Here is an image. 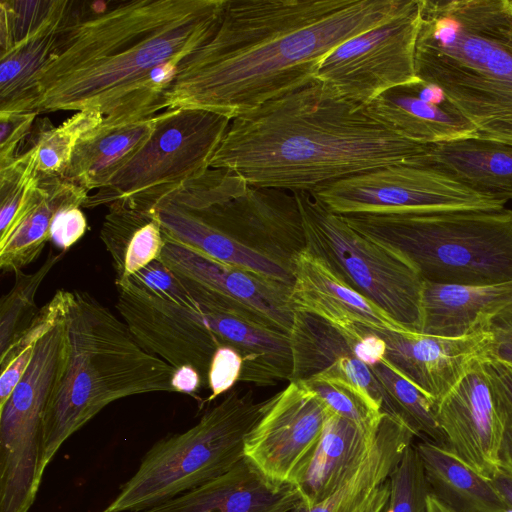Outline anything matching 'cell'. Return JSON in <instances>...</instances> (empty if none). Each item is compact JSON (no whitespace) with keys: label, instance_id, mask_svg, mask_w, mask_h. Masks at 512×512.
I'll list each match as a JSON object with an SVG mask.
<instances>
[{"label":"cell","instance_id":"f35d334b","mask_svg":"<svg viewBox=\"0 0 512 512\" xmlns=\"http://www.w3.org/2000/svg\"><path fill=\"white\" fill-rule=\"evenodd\" d=\"M322 374L339 378L356 389L376 410L383 412L384 391L371 367L354 357L343 356Z\"/></svg>","mask_w":512,"mask_h":512},{"label":"cell","instance_id":"e575fe53","mask_svg":"<svg viewBox=\"0 0 512 512\" xmlns=\"http://www.w3.org/2000/svg\"><path fill=\"white\" fill-rule=\"evenodd\" d=\"M429 493L421 459L411 445L389 478L387 512H426Z\"/></svg>","mask_w":512,"mask_h":512},{"label":"cell","instance_id":"c3c4849f","mask_svg":"<svg viewBox=\"0 0 512 512\" xmlns=\"http://www.w3.org/2000/svg\"><path fill=\"white\" fill-rule=\"evenodd\" d=\"M389 499V480L382 486L366 512H387Z\"/></svg>","mask_w":512,"mask_h":512},{"label":"cell","instance_id":"ee69618b","mask_svg":"<svg viewBox=\"0 0 512 512\" xmlns=\"http://www.w3.org/2000/svg\"><path fill=\"white\" fill-rule=\"evenodd\" d=\"M34 346L21 351L3 370H0V408L4 406L27 370Z\"/></svg>","mask_w":512,"mask_h":512},{"label":"cell","instance_id":"d590c367","mask_svg":"<svg viewBox=\"0 0 512 512\" xmlns=\"http://www.w3.org/2000/svg\"><path fill=\"white\" fill-rule=\"evenodd\" d=\"M485 365L502 423L499 466L512 475V365L496 360H486Z\"/></svg>","mask_w":512,"mask_h":512},{"label":"cell","instance_id":"8fae6325","mask_svg":"<svg viewBox=\"0 0 512 512\" xmlns=\"http://www.w3.org/2000/svg\"><path fill=\"white\" fill-rule=\"evenodd\" d=\"M65 313L37 341L27 370L0 408V495L8 501H33L41 485L44 416L65 357Z\"/></svg>","mask_w":512,"mask_h":512},{"label":"cell","instance_id":"9c48e42d","mask_svg":"<svg viewBox=\"0 0 512 512\" xmlns=\"http://www.w3.org/2000/svg\"><path fill=\"white\" fill-rule=\"evenodd\" d=\"M306 250L406 330L420 332L423 279L396 249L351 228L312 193L293 192Z\"/></svg>","mask_w":512,"mask_h":512},{"label":"cell","instance_id":"8992f818","mask_svg":"<svg viewBox=\"0 0 512 512\" xmlns=\"http://www.w3.org/2000/svg\"><path fill=\"white\" fill-rule=\"evenodd\" d=\"M66 352L43 425V465L110 403L133 395L175 392V368L146 351L124 321L87 292L69 291Z\"/></svg>","mask_w":512,"mask_h":512},{"label":"cell","instance_id":"ba28073f","mask_svg":"<svg viewBox=\"0 0 512 512\" xmlns=\"http://www.w3.org/2000/svg\"><path fill=\"white\" fill-rule=\"evenodd\" d=\"M269 402L230 390L194 426L155 443L102 512H139L228 472L244 459L245 438Z\"/></svg>","mask_w":512,"mask_h":512},{"label":"cell","instance_id":"60d3db41","mask_svg":"<svg viewBox=\"0 0 512 512\" xmlns=\"http://www.w3.org/2000/svg\"><path fill=\"white\" fill-rule=\"evenodd\" d=\"M34 112L0 111V168L9 165L26 136L32 132Z\"/></svg>","mask_w":512,"mask_h":512},{"label":"cell","instance_id":"d6986e66","mask_svg":"<svg viewBox=\"0 0 512 512\" xmlns=\"http://www.w3.org/2000/svg\"><path fill=\"white\" fill-rule=\"evenodd\" d=\"M302 503L293 485H278L245 458L223 475L139 512H291Z\"/></svg>","mask_w":512,"mask_h":512},{"label":"cell","instance_id":"cb8c5ba5","mask_svg":"<svg viewBox=\"0 0 512 512\" xmlns=\"http://www.w3.org/2000/svg\"><path fill=\"white\" fill-rule=\"evenodd\" d=\"M404 164L439 171L469 188L512 200V146L479 139L427 145Z\"/></svg>","mask_w":512,"mask_h":512},{"label":"cell","instance_id":"b9f144b4","mask_svg":"<svg viewBox=\"0 0 512 512\" xmlns=\"http://www.w3.org/2000/svg\"><path fill=\"white\" fill-rule=\"evenodd\" d=\"M87 230V220L80 206L67 207L54 217L50 227V240L62 251L74 245Z\"/></svg>","mask_w":512,"mask_h":512},{"label":"cell","instance_id":"1f68e13d","mask_svg":"<svg viewBox=\"0 0 512 512\" xmlns=\"http://www.w3.org/2000/svg\"><path fill=\"white\" fill-rule=\"evenodd\" d=\"M102 122L99 113L80 111L56 127L49 121L39 127L29 146L35 152L38 172L62 176L78 142Z\"/></svg>","mask_w":512,"mask_h":512},{"label":"cell","instance_id":"4dcf8cb0","mask_svg":"<svg viewBox=\"0 0 512 512\" xmlns=\"http://www.w3.org/2000/svg\"><path fill=\"white\" fill-rule=\"evenodd\" d=\"M371 370L384 391L383 411L404 420L416 436L443 446L445 439L436 416L437 402L384 360L371 366Z\"/></svg>","mask_w":512,"mask_h":512},{"label":"cell","instance_id":"5bb4252c","mask_svg":"<svg viewBox=\"0 0 512 512\" xmlns=\"http://www.w3.org/2000/svg\"><path fill=\"white\" fill-rule=\"evenodd\" d=\"M159 259L179 278L199 309L237 311L289 335L295 312L291 285L219 262L169 240H165Z\"/></svg>","mask_w":512,"mask_h":512},{"label":"cell","instance_id":"f6af8a7d","mask_svg":"<svg viewBox=\"0 0 512 512\" xmlns=\"http://www.w3.org/2000/svg\"><path fill=\"white\" fill-rule=\"evenodd\" d=\"M171 383L175 392L191 396H193L203 385L201 375L191 366H181L176 368Z\"/></svg>","mask_w":512,"mask_h":512},{"label":"cell","instance_id":"484cf974","mask_svg":"<svg viewBox=\"0 0 512 512\" xmlns=\"http://www.w3.org/2000/svg\"><path fill=\"white\" fill-rule=\"evenodd\" d=\"M73 1L53 0L45 17L0 51V111L31 112L35 79L49 61Z\"/></svg>","mask_w":512,"mask_h":512},{"label":"cell","instance_id":"836d02e7","mask_svg":"<svg viewBox=\"0 0 512 512\" xmlns=\"http://www.w3.org/2000/svg\"><path fill=\"white\" fill-rule=\"evenodd\" d=\"M299 383L311 390L330 413L364 429H377L383 412L376 410L356 389L341 379L320 373Z\"/></svg>","mask_w":512,"mask_h":512},{"label":"cell","instance_id":"2e32d148","mask_svg":"<svg viewBox=\"0 0 512 512\" xmlns=\"http://www.w3.org/2000/svg\"><path fill=\"white\" fill-rule=\"evenodd\" d=\"M116 287V308L136 341L175 369L195 368L207 386L212 358L223 344L198 311L173 304L130 279Z\"/></svg>","mask_w":512,"mask_h":512},{"label":"cell","instance_id":"7402d4cb","mask_svg":"<svg viewBox=\"0 0 512 512\" xmlns=\"http://www.w3.org/2000/svg\"><path fill=\"white\" fill-rule=\"evenodd\" d=\"M512 305V280L488 285L440 284L423 280L420 333L464 337L486 331Z\"/></svg>","mask_w":512,"mask_h":512},{"label":"cell","instance_id":"44dd1931","mask_svg":"<svg viewBox=\"0 0 512 512\" xmlns=\"http://www.w3.org/2000/svg\"><path fill=\"white\" fill-rule=\"evenodd\" d=\"M88 195L62 176L39 173L10 227L0 235L1 270L15 273L35 261L50 240L55 215L67 207H82Z\"/></svg>","mask_w":512,"mask_h":512},{"label":"cell","instance_id":"6da1fadb","mask_svg":"<svg viewBox=\"0 0 512 512\" xmlns=\"http://www.w3.org/2000/svg\"><path fill=\"white\" fill-rule=\"evenodd\" d=\"M225 1H73L35 79L31 112L94 111L103 126L155 116L179 63L214 34Z\"/></svg>","mask_w":512,"mask_h":512},{"label":"cell","instance_id":"7bdbcfd3","mask_svg":"<svg viewBox=\"0 0 512 512\" xmlns=\"http://www.w3.org/2000/svg\"><path fill=\"white\" fill-rule=\"evenodd\" d=\"M487 330L492 335L488 360L512 365V305L498 313L490 321Z\"/></svg>","mask_w":512,"mask_h":512},{"label":"cell","instance_id":"7c38bea8","mask_svg":"<svg viewBox=\"0 0 512 512\" xmlns=\"http://www.w3.org/2000/svg\"><path fill=\"white\" fill-rule=\"evenodd\" d=\"M421 11V0H410L391 20L343 42L321 62L316 81L360 106L393 88L422 83L415 69Z\"/></svg>","mask_w":512,"mask_h":512},{"label":"cell","instance_id":"7a4b0ae2","mask_svg":"<svg viewBox=\"0 0 512 512\" xmlns=\"http://www.w3.org/2000/svg\"><path fill=\"white\" fill-rule=\"evenodd\" d=\"M410 0H226L214 34L180 63L166 109L230 120L316 81L343 42L386 23Z\"/></svg>","mask_w":512,"mask_h":512},{"label":"cell","instance_id":"4316f807","mask_svg":"<svg viewBox=\"0 0 512 512\" xmlns=\"http://www.w3.org/2000/svg\"><path fill=\"white\" fill-rule=\"evenodd\" d=\"M416 436L400 417L383 411L375 444L353 475L306 512H366Z\"/></svg>","mask_w":512,"mask_h":512},{"label":"cell","instance_id":"ffe728a7","mask_svg":"<svg viewBox=\"0 0 512 512\" xmlns=\"http://www.w3.org/2000/svg\"><path fill=\"white\" fill-rule=\"evenodd\" d=\"M293 276L290 299L295 311L314 314L338 328L360 324L376 329L406 330L307 250L296 257Z\"/></svg>","mask_w":512,"mask_h":512},{"label":"cell","instance_id":"d6a6232c","mask_svg":"<svg viewBox=\"0 0 512 512\" xmlns=\"http://www.w3.org/2000/svg\"><path fill=\"white\" fill-rule=\"evenodd\" d=\"M64 254L65 251L55 254L50 250L45 261L36 271L15 272L14 285L1 298L0 303V355L5 353L31 325L38 313L35 303L36 293L45 277Z\"/></svg>","mask_w":512,"mask_h":512},{"label":"cell","instance_id":"8d00e7d4","mask_svg":"<svg viewBox=\"0 0 512 512\" xmlns=\"http://www.w3.org/2000/svg\"><path fill=\"white\" fill-rule=\"evenodd\" d=\"M164 245L161 226L152 211L133 234L125 252L122 275L115 283L129 279L151 262L158 260Z\"/></svg>","mask_w":512,"mask_h":512},{"label":"cell","instance_id":"74e56055","mask_svg":"<svg viewBox=\"0 0 512 512\" xmlns=\"http://www.w3.org/2000/svg\"><path fill=\"white\" fill-rule=\"evenodd\" d=\"M157 296L183 308L200 311L179 278L160 260H155L129 278Z\"/></svg>","mask_w":512,"mask_h":512},{"label":"cell","instance_id":"d4e9b609","mask_svg":"<svg viewBox=\"0 0 512 512\" xmlns=\"http://www.w3.org/2000/svg\"><path fill=\"white\" fill-rule=\"evenodd\" d=\"M366 113L403 138L436 145L478 139L477 130L446 104L421 100L414 85L393 88L364 106Z\"/></svg>","mask_w":512,"mask_h":512},{"label":"cell","instance_id":"3957f363","mask_svg":"<svg viewBox=\"0 0 512 512\" xmlns=\"http://www.w3.org/2000/svg\"><path fill=\"white\" fill-rule=\"evenodd\" d=\"M426 146L315 82L232 119L210 167L233 171L249 186L314 193L406 163Z\"/></svg>","mask_w":512,"mask_h":512},{"label":"cell","instance_id":"52a82bcc","mask_svg":"<svg viewBox=\"0 0 512 512\" xmlns=\"http://www.w3.org/2000/svg\"><path fill=\"white\" fill-rule=\"evenodd\" d=\"M402 253L424 281L488 285L512 280V210L460 209L339 215Z\"/></svg>","mask_w":512,"mask_h":512},{"label":"cell","instance_id":"ac0fdd59","mask_svg":"<svg viewBox=\"0 0 512 512\" xmlns=\"http://www.w3.org/2000/svg\"><path fill=\"white\" fill-rule=\"evenodd\" d=\"M370 329L386 343L383 360L436 402L477 362L489 359L492 345L488 330L454 338L409 330Z\"/></svg>","mask_w":512,"mask_h":512},{"label":"cell","instance_id":"f1b7e54d","mask_svg":"<svg viewBox=\"0 0 512 512\" xmlns=\"http://www.w3.org/2000/svg\"><path fill=\"white\" fill-rule=\"evenodd\" d=\"M416 449L430 493L452 512H512L489 479L445 448L424 440Z\"/></svg>","mask_w":512,"mask_h":512},{"label":"cell","instance_id":"681fc988","mask_svg":"<svg viewBox=\"0 0 512 512\" xmlns=\"http://www.w3.org/2000/svg\"><path fill=\"white\" fill-rule=\"evenodd\" d=\"M426 512H452L448 507L442 504L436 499L431 493L427 497V509Z\"/></svg>","mask_w":512,"mask_h":512},{"label":"cell","instance_id":"603a6c76","mask_svg":"<svg viewBox=\"0 0 512 512\" xmlns=\"http://www.w3.org/2000/svg\"><path fill=\"white\" fill-rule=\"evenodd\" d=\"M376 433L377 429L367 430L329 414L318 445L295 484L307 509L327 499L353 475L372 450Z\"/></svg>","mask_w":512,"mask_h":512},{"label":"cell","instance_id":"7dc6e473","mask_svg":"<svg viewBox=\"0 0 512 512\" xmlns=\"http://www.w3.org/2000/svg\"><path fill=\"white\" fill-rule=\"evenodd\" d=\"M490 481L512 511V475L499 469Z\"/></svg>","mask_w":512,"mask_h":512},{"label":"cell","instance_id":"4fadbf2b","mask_svg":"<svg viewBox=\"0 0 512 512\" xmlns=\"http://www.w3.org/2000/svg\"><path fill=\"white\" fill-rule=\"evenodd\" d=\"M312 194L337 215L491 210L506 204L439 171L404 163L338 180Z\"/></svg>","mask_w":512,"mask_h":512},{"label":"cell","instance_id":"f546056e","mask_svg":"<svg viewBox=\"0 0 512 512\" xmlns=\"http://www.w3.org/2000/svg\"><path fill=\"white\" fill-rule=\"evenodd\" d=\"M289 338L293 364L289 382H304L328 369L339 358L353 355L347 336L311 313L294 312Z\"/></svg>","mask_w":512,"mask_h":512},{"label":"cell","instance_id":"bcb514c9","mask_svg":"<svg viewBox=\"0 0 512 512\" xmlns=\"http://www.w3.org/2000/svg\"><path fill=\"white\" fill-rule=\"evenodd\" d=\"M417 96L429 104L441 106L445 101V94L442 89L433 83L422 82L414 85Z\"/></svg>","mask_w":512,"mask_h":512},{"label":"cell","instance_id":"ab89813d","mask_svg":"<svg viewBox=\"0 0 512 512\" xmlns=\"http://www.w3.org/2000/svg\"><path fill=\"white\" fill-rule=\"evenodd\" d=\"M243 368L241 355L229 346L219 347L211 361L207 377L210 395L206 399L211 402L218 396L229 392L239 381Z\"/></svg>","mask_w":512,"mask_h":512},{"label":"cell","instance_id":"83f0119b","mask_svg":"<svg viewBox=\"0 0 512 512\" xmlns=\"http://www.w3.org/2000/svg\"><path fill=\"white\" fill-rule=\"evenodd\" d=\"M154 121L100 125L78 142L62 177L88 193L104 187L148 140Z\"/></svg>","mask_w":512,"mask_h":512},{"label":"cell","instance_id":"e0dca14e","mask_svg":"<svg viewBox=\"0 0 512 512\" xmlns=\"http://www.w3.org/2000/svg\"><path fill=\"white\" fill-rule=\"evenodd\" d=\"M485 361L437 402L436 416L445 439L441 447L490 480L500 469L502 423Z\"/></svg>","mask_w":512,"mask_h":512},{"label":"cell","instance_id":"277c9868","mask_svg":"<svg viewBox=\"0 0 512 512\" xmlns=\"http://www.w3.org/2000/svg\"><path fill=\"white\" fill-rule=\"evenodd\" d=\"M163 199L172 241L292 286L294 261L306 250L293 192L249 186L233 171L210 167Z\"/></svg>","mask_w":512,"mask_h":512},{"label":"cell","instance_id":"9a60e30c","mask_svg":"<svg viewBox=\"0 0 512 512\" xmlns=\"http://www.w3.org/2000/svg\"><path fill=\"white\" fill-rule=\"evenodd\" d=\"M330 412L302 383L270 397L245 438L244 458L278 485H293L306 469Z\"/></svg>","mask_w":512,"mask_h":512},{"label":"cell","instance_id":"f907efd6","mask_svg":"<svg viewBox=\"0 0 512 512\" xmlns=\"http://www.w3.org/2000/svg\"><path fill=\"white\" fill-rule=\"evenodd\" d=\"M504 1H505V5H506L507 11L510 15V19H511V23H512V0H504Z\"/></svg>","mask_w":512,"mask_h":512},{"label":"cell","instance_id":"5b68a950","mask_svg":"<svg viewBox=\"0 0 512 512\" xmlns=\"http://www.w3.org/2000/svg\"><path fill=\"white\" fill-rule=\"evenodd\" d=\"M415 69L478 139L512 146V23L504 0H421Z\"/></svg>","mask_w":512,"mask_h":512},{"label":"cell","instance_id":"30bf717a","mask_svg":"<svg viewBox=\"0 0 512 512\" xmlns=\"http://www.w3.org/2000/svg\"><path fill=\"white\" fill-rule=\"evenodd\" d=\"M225 116L198 109H165L138 152L82 207L121 203L153 211L166 196L203 175L230 125Z\"/></svg>","mask_w":512,"mask_h":512}]
</instances>
